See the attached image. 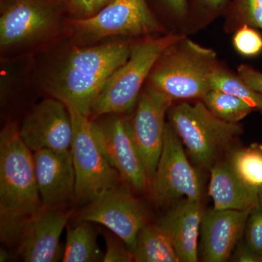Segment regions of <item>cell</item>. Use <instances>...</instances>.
<instances>
[{
  "instance_id": "22",
  "label": "cell",
  "mask_w": 262,
  "mask_h": 262,
  "mask_svg": "<svg viewBox=\"0 0 262 262\" xmlns=\"http://www.w3.org/2000/svg\"><path fill=\"white\" fill-rule=\"evenodd\" d=\"M202 101L215 117L229 123H239L254 110L236 96L215 89L211 90Z\"/></svg>"
},
{
  "instance_id": "5",
  "label": "cell",
  "mask_w": 262,
  "mask_h": 262,
  "mask_svg": "<svg viewBox=\"0 0 262 262\" xmlns=\"http://www.w3.org/2000/svg\"><path fill=\"white\" fill-rule=\"evenodd\" d=\"M168 122L177 132L194 163L210 170L221 155L242 133L239 123H229L215 117L202 100L180 101L172 105Z\"/></svg>"
},
{
  "instance_id": "14",
  "label": "cell",
  "mask_w": 262,
  "mask_h": 262,
  "mask_svg": "<svg viewBox=\"0 0 262 262\" xmlns=\"http://www.w3.org/2000/svg\"><path fill=\"white\" fill-rule=\"evenodd\" d=\"M73 211L45 208L29 221L18 239V253L27 262H56L62 259L60 237Z\"/></svg>"
},
{
  "instance_id": "33",
  "label": "cell",
  "mask_w": 262,
  "mask_h": 262,
  "mask_svg": "<svg viewBox=\"0 0 262 262\" xmlns=\"http://www.w3.org/2000/svg\"><path fill=\"white\" fill-rule=\"evenodd\" d=\"M113 1L114 0H92L93 14L97 13Z\"/></svg>"
},
{
  "instance_id": "24",
  "label": "cell",
  "mask_w": 262,
  "mask_h": 262,
  "mask_svg": "<svg viewBox=\"0 0 262 262\" xmlns=\"http://www.w3.org/2000/svg\"><path fill=\"white\" fill-rule=\"evenodd\" d=\"M235 51L241 56L253 57L262 52V37L251 26H241L236 30L232 39Z\"/></svg>"
},
{
  "instance_id": "30",
  "label": "cell",
  "mask_w": 262,
  "mask_h": 262,
  "mask_svg": "<svg viewBox=\"0 0 262 262\" xmlns=\"http://www.w3.org/2000/svg\"><path fill=\"white\" fill-rule=\"evenodd\" d=\"M169 9L173 12L176 16L183 18L187 14V0H164Z\"/></svg>"
},
{
  "instance_id": "12",
  "label": "cell",
  "mask_w": 262,
  "mask_h": 262,
  "mask_svg": "<svg viewBox=\"0 0 262 262\" xmlns=\"http://www.w3.org/2000/svg\"><path fill=\"white\" fill-rule=\"evenodd\" d=\"M19 134L32 152L71 150L73 129L67 105L56 98L43 100L24 119Z\"/></svg>"
},
{
  "instance_id": "31",
  "label": "cell",
  "mask_w": 262,
  "mask_h": 262,
  "mask_svg": "<svg viewBox=\"0 0 262 262\" xmlns=\"http://www.w3.org/2000/svg\"><path fill=\"white\" fill-rule=\"evenodd\" d=\"M70 5L75 11L89 17L93 15L92 0H70Z\"/></svg>"
},
{
  "instance_id": "9",
  "label": "cell",
  "mask_w": 262,
  "mask_h": 262,
  "mask_svg": "<svg viewBox=\"0 0 262 262\" xmlns=\"http://www.w3.org/2000/svg\"><path fill=\"white\" fill-rule=\"evenodd\" d=\"M91 120V128L101 152L122 181L137 192L149 189L150 180L133 139L129 118L108 115Z\"/></svg>"
},
{
  "instance_id": "10",
  "label": "cell",
  "mask_w": 262,
  "mask_h": 262,
  "mask_svg": "<svg viewBox=\"0 0 262 262\" xmlns=\"http://www.w3.org/2000/svg\"><path fill=\"white\" fill-rule=\"evenodd\" d=\"M148 215L144 203L119 186L86 205L77 220L104 226L133 252L138 234L148 224Z\"/></svg>"
},
{
  "instance_id": "11",
  "label": "cell",
  "mask_w": 262,
  "mask_h": 262,
  "mask_svg": "<svg viewBox=\"0 0 262 262\" xmlns=\"http://www.w3.org/2000/svg\"><path fill=\"white\" fill-rule=\"evenodd\" d=\"M172 105L173 101L147 86L139 96L134 116L129 118L131 136L150 183L163 149L165 118Z\"/></svg>"
},
{
  "instance_id": "26",
  "label": "cell",
  "mask_w": 262,
  "mask_h": 262,
  "mask_svg": "<svg viewBox=\"0 0 262 262\" xmlns=\"http://www.w3.org/2000/svg\"><path fill=\"white\" fill-rule=\"evenodd\" d=\"M234 18L237 28L246 24L262 30V0H238Z\"/></svg>"
},
{
  "instance_id": "21",
  "label": "cell",
  "mask_w": 262,
  "mask_h": 262,
  "mask_svg": "<svg viewBox=\"0 0 262 262\" xmlns=\"http://www.w3.org/2000/svg\"><path fill=\"white\" fill-rule=\"evenodd\" d=\"M91 222H80L69 228L63 251V262H94L103 260L96 234Z\"/></svg>"
},
{
  "instance_id": "13",
  "label": "cell",
  "mask_w": 262,
  "mask_h": 262,
  "mask_svg": "<svg viewBox=\"0 0 262 262\" xmlns=\"http://www.w3.org/2000/svg\"><path fill=\"white\" fill-rule=\"evenodd\" d=\"M58 13L44 0H12L0 17V46L9 48L34 42L54 28Z\"/></svg>"
},
{
  "instance_id": "17",
  "label": "cell",
  "mask_w": 262,
  "mask_h": 262,
  "mask_svg": "<svg viewBox=\"0 0 262 262\" xmlns=\"http://www.w3.org/2000/svg\"><path fill=\"white\" fill-rule=\"evenodd\" d=\"M203 208L201 200L184 199L169 210L159 222L173 244L180 262L198 261Z\"/></svg>"
},
{
  "instance_id": "29",
  "label": "cell",
  "mask_w": 262,
  "mask_h": 262,
  "mask_svg": "<svg viewBox=\"0 0 262 262\" xmlns=\"http://www.w3.org/2000/svg\"><path fill=\"white\" fill-rule=\"evenodd\" d=\"M232 256L233 261L262 262L261 256L253 251L246 241L242 239L237 244Z\"/></svg>"
},
{
  "instance_id": "23",
  "label": "cell",
  "mask_w": 262,
  "mask_h": 262,
  "mask_svg": "<svg viewBox=\"0 0 262 262\" xmlns=\"http://www.w3.org/2000/svg\"><path fill=\"white\" fill-rule=\"evenodd\" d=\"M211 87L236 96L262 114V94L251 89L237 74L220 65L212 77Z\"/></svg>"
},
{
  "instance_id": "8",
  "label": "cell",
  "mask_w": 262,
  "mask_h": 262,
  "mask_svg": "<svg viewBox=\"0 0 262 262\" xmlns=\"http://www.w3.org/2000/svg\"><path fill=\"white\" fill-rule=\"evenodd\" d=\"M70 25L78 37L94 40L110 36H147L163 32L146 0H114L92 15L74 19Z\"/></svg>"
},
{
  "instance_id": "6",
  "label": "cell",
  "mask_w": 262,
  "mask_h": 262,
  "mask_svg": "<svg viewBox=\"0 0 262 262\" xmlns=\"http://www.w3.org/2000/svg\"><path fill=\"white\" fill-rule=\"evenodd\" d=\"M67 108L73 129L71 152L76 178L74 200L79 204L87 205L120 186L122 179L101 152L90 117L75 108Z\"/></svg>"
},
{
  "instance_id": "27",
  "label": "cell",
  "mask_w": 262,
  "mask_h": 262,
  "mask_svg": "<svg viewBox=\"0 0 262 262\" xmlns=\"http://www.w3.org/2000/svg\"><path fill=\"white\" fill-rule=\"evenodd\" d=\"M106 251L103 254V262L134 261V253L118 236L112 232L105 235Z\"/></svg>"
},
{
  "instance_id": "1",
  "label": "cell",
  "mask_w": 262,
  "mask_h": 262,
  "mask_svg": "<svg viewBox=\"0 0 262 262\" xmlns=\"http://www.w3.org/2000/svg\"><path fill=\"white\" fill-rule=\"evenodd\" d=\"M45 209L39 195L33 153L15 123L0 134V223L3 241H18L26 224Z\"/></svg>"
},
{
  "instance_id": "19",
  "label": "cell",
  "mask_w": 262,
  "mask_h": 262,
  "mask_svg": "<svg viewBox=\"0 0 262 262\" xmlns=\"http://www.w3.org/2000/svg\"><path fill=\"white\" fill-rule=\"evenodd\" d=\"M133 253L136 262H180L168 234L159 224H147L141 229Z\"/></svg>"
},
{
  "instance_id": "4",
  "label": "cell",
  "mask_w": 262,
  "mask_h": 262,
  "mask_svg": "<svg viewBox=\"0 0 262 262\" xmlns=\"http://www.w3.org/2000/svg\"><path fill=\"white\" fill-rule=\"evenodd\" d=\"M181 34L147 37L133 46L126 61L110 77L95 102L91 120L130 113L139 101L143 84L164 52Z\"/></svg>"
},
{
  "instance_id": "18",
  "label": "cell",
  "mask_w": 262,
  "mask_h": 262,
  "mask_svg": "<svg viewBox=\"0 0 262 262\" xmlns=\"http://www.w3.org/2000/svg\"><path fill=\"white\" fill-rule=\"evenodd\" d=\"M210 172L208 193L214 209L246 211L257 204L260 196L245 187L227 161L217 162Z\"/></svg>"
},
{
  "instance_id": "16",
  "label": "cell",
  "mask_w": 262,
  "mask_h": 262,
  "mask_svg": "<svg viewBox=\"0 0 262 262\" xmlns=\"http://www.w3.org/2000/svg\"><path fill=\"white\" fill-rule=\"evenodd\" d=\"M34 173L45 208L75 198V171L71 150L40 149L33 151Z\"/></svg>"
},
{
  "instance_id": "32",
  "label": "cell",
  "mask_w": 262,
  "mask_h": 262,
  "mask_svg": "<svg viewBox=\"0 0 262 262\" xmlns=\"http://www.w3.org/2000/svg\"><path fill=\"white\" fill-rule=\"evenodd\" d=\"M227 0H201L202 5L211 13H215L225 6Z\"/></svg>"
},
{
  "instance_id": "28",
  "label": "cell",
  "mask_w": 262,
  "mask_h": 262,
  "mask_svg": "<svg viewBox=\"0 0 262 262\" xmlns=\"http://www.w3.org/2000/svg\"><path fill=\"white\" fill-rule=\"evenodd\" d=\"M237 75L251 89L262 94V72L249 66L242 64L237 69Z\"/></svg>"
},
{
  "instance_id": "3",
  "label": "cell",
  "mask_w": 262,
  "mask_h": 262,
  "mask_svg": "<svg viewBox=\"0 0 262 262\" xmlns=\"http://www.w3.org/2000/svg\"><path fill=\"white\" fill-rule=\"evenodd\" d=\"M220 67L216 53L182 35L160 57L148 77L151 89L170 101L202 100Z\"/></svg>"
},
{
  "instance_id": "7",
  "label": "cell",
  "mask_w": 262,
  "mask_h": 262,
  "mask_svg": "<svg viewBox=\"0 0 262 262\" xmlns=\"http://www.w3.org/2000/svg\"><path fill=\"white\" fill-rule=\"evenodd\" d=\"M184 146L167 122L163 149L149 187L151 198L160 206L172 204L182 198L201 200V179L189 163Z\"/></svg>"
},
{
  "instance_id": "25",
  "label": "cell",
  "mask_w": 262,
  "mask_h": 262,
  "mask_svg": "<svg viewBox=\"0 0 262 262\" xmlns=\"http://www.w3.org/2000/svg\"><path fill=\"white\" fill-rule=\"evenodd\" d=\"M244 236L248 246L262 257V196L250 211Z\"/></svg>"
},
{
  "instance_id": "15",
  "label": "cell",
  "mask_w": 262,
  "mask_h": 262,
  "mask_svg": "<svg viewBox=\"0 0 262 262\" xmlns=\"http://www.w3.org/2000/svg\"><path fill=\"white\" fill-rule=\"evenodd\" d=\"M251 210L213 208L203 211L200 234L203 261L225 262L232 257L234 250L242 239Z\"/></svg>"
},
{
  "instance_id": "20",
  "label": "cell",
  "mask_w": 262,
  "mask_h": 262,
  "mask_svg": "<svg viewBox=\"0 0 262 262\" xmlns=\"http://www.w3.org/2000/svg\"><path fill=\"white\" fill-rule=\"evenodd\" d=\"M227 162L245 187L262 196V144L253 143L234 150Z\"/></svg>"
},
{
  "instance_id": "2",
  "label": "cell",
  "mask_w": 262,
  "mask_h": 262,
  "mask_svg": "<svg viewBox=\"0 0 262 262\" xmlns=\"http://www.w3.org/2000/svg\"><path fill=\"white\" fill-rule=\"evenodd\" d=\"M132 48L127 42H112L74 48L51 75L47 91L69 107L90 117L105 84L127 61Z\"/></svg>"
}]
</instances>
